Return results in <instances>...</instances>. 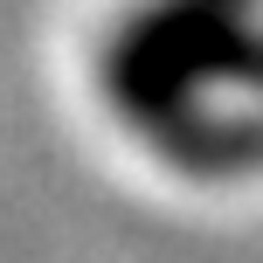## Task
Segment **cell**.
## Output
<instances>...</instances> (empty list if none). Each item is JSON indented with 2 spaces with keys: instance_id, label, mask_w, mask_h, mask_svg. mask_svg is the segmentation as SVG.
<instances>
[{
  "instance_id": "1",
  "label": "cell",
  "mask_w": 263,
  "mask_h": 263,
  "mask_svg": "<svg viewBox=\"0 0 263 263\" xmlns=\"http://www.w3.org/2000/svg\"><path fill=\"white\" fill-rule=\"evenodd\" d=\"M97 83L132 132L194 173H242L263 159V125L208 111L215 83L263 90V28L229 0H153L104 42Z\"/></svg>"
},
{
  "instance_id": "2",
  "label": "cell",
  "mask_w": 263,
  "mask_h": 263,
  "mask_svg": "<svg viewBox=\"0 0 263 263\" xmlns=\"http://www.w3.org/2000/svg\"><path fill=\"white\" fill-rule=\"evenodd\" d=\"M229 7H256V0H229Z\"/></svg>"
}]
</instances>
